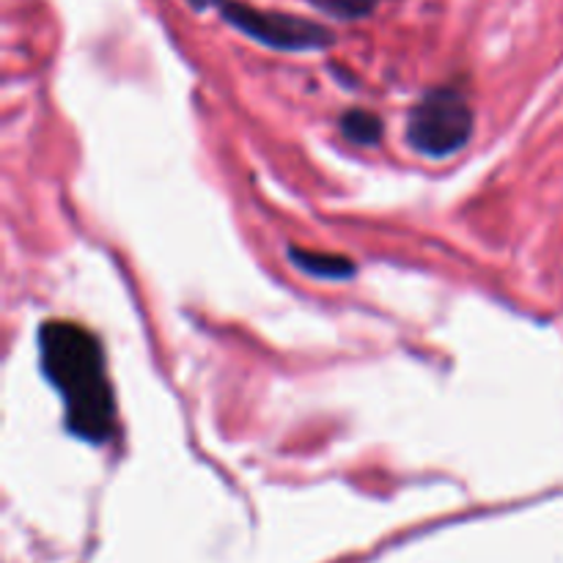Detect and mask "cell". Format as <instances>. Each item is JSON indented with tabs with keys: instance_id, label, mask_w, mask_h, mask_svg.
Returning a JSON list of instances; mask_svg holds the SVG:
<instances>
[{
	"instance_id": "cell-4",
	"label": "cell",
	"mask_w": 563,
	"mask_h": 563,
	"mask_svg": "<svg viewBox=\"0 0 563 563\" xmlns=\"http://www.w3.org/2000/svg\"><path fill=\"white\" fill-rule=\"evenodd\" d=\"M289 258L291 264L302 269V273L313 275V278L322 280H341L350 278L355 273V264L344 256H330V253H319V251H306V247H289Z\"/></svg>"
},
{
	"instance_id": "cell-6",
	"label": "cell",
	"mask_w": 563,
	"mask_h": 563,
	"mask_svg": "<svg viewBox=\"0 0 563 563\" xmlns=\"http://www.w3.org/2000/svg\"><path fill=\"white\" fill-rule=\"evenodd\" d=\"M319 11L333 14L339 20H361V16L372 14L377 0H311Z\"/></svg>"
},
{
	"instance_id": "cell-5",
	"label": "cell",
	"mask_w": 563,
	"mask_h": 563,
	"mask_svg": "<svg viewBox=\"0 0 563 563\" xmlns=\"http://www.w3.org/2000/svg\"><path fill=\"white\" fill-rule=\"evenodd\" d=\"M341 132L357 146H374L383 137V121L368 110H346L341 115Z\"/></svg>"
},
{
	"instance_id": "cell-1",
	"label": "cell",
	"mask_w": 563,
	"mask_h": 563,
	"mask_svg": "<svg viewBox=\"0 0 563 563\" xmlns=\"http://www.w3.org/2000/svg\"><path fill=\"white\" fill-rule=\"evenodd\" d=\"M42 368L66 405L75 438L104 443L115 432V396L104 368L102 344L75 322H47L38 330Z\"/></svg>"
},
{
	"instance_id": "cell-3",
	"label": "cell",
	"mask_w": 563,
	"mask_h": 563,
	"mask_svg": "<svg viewBox=\"0 0 563 563\" xmlns=\"http://www.w3.org/2000/svg\"><path fill=\"white\" fill-rule=\"evenodd\" d=\"M223 16L253 42L286 49V53H308V49H324L333 44V33L322 22L306 20V16L258 11L247 3H223Z\"/></svg>"
},
{
	"instance_id": "cell-2",
	"label": "cell",
	"mask_w": 563,
	"mask_h": 563,
	"mask_svg": "<svg viewBox=\"0 0 563 563\" xmlns=\"http://www.w3.org/2000/svg\"><path fill=\"white\" fill-rule=\"evenodd\" d=\"M473 135V110L456 88H434L412 104L407 119V143L418 154L443 159L467 146Z\"/></svg>"
},
{
	"instance_id": "cell-7",
	"label": "cell",
	"mask_w": 563,
	"mask_h": 563,
	"mask_svg": "<svg viewBox=\"0 0 563 563\" xmlns=\"http://www.w3.org/2000/svg\"><path fill=\"white\" fill-rule=\"evenodd\" d=\"M187 3H190L196 11H207L212 9V5H223L225 0H187Z\"/></svg>"
}]
</instances>
